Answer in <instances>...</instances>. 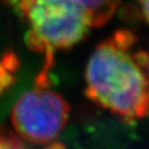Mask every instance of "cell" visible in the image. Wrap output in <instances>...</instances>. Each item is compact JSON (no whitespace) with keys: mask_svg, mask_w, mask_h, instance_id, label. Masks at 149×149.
Wrapping results in <instances>:
<instances>
[{"mask_svg":"<svg viewBox=\"0 0 149 149\" xmlns=\"http://www.w3.org/2000/svg\"><path fill=\"white\" fill-rule=\"evenodd\" d=\"M135 43L130 31H116L96 47L85 71L86 96L127 122L149 114V80Z\"/></svg>","mask_w":149,"mask_h":149,"instance_id":"obj_1","label":"cell"},{"mask_svg":"<svg viewBox=\"0 0 149 149\" xmlns=\"http://www.w3.org/2000/svg\"><path fill=\"white\" fill-rule=\"evenodd\" d=\"M20 8L30 24L29 48L45 56L37 85L47 86L54 52L71 49L84 40L91 22L85 11L72 0H20Z\"/></svg>","mask_w":149,"mask_h":149,"instance_id":"obj_2","label":"cell"},{"mask_svg":"<svg viewBox=\"0 0 149 149\" xmlns=\"http://www.w3.org/2000/svg\"><path fill=\"white\" fill-rule=\"evenodd\" d=\"M70 112L69 103L62 96L37 86L17 101L11 122L22 139L33 144H49L65 127Z\"/></svg>","mask_w":149,"mask_h":149,"instance_id":"obj_3","label":"cell"},{"mask_svg":"<svg viewBox=\"0 0 149 149\" xmlns=\"http://www.w3.org/2000/svg\"><path fill=\"white\" fill-rule=\"evenodd\" d=\"M88 17L92 27L106 24L117 10L120 0H72Z\"/></svg>","mask_w":149,"mask_h":149,"instance_id":"obj_4","label":"cell"},{"mask_svg":"<svg viewBox=\"0 0 149 149\" xmlns=\"http://www.w3.org/2000/svg\"><path fill=\"white\" fill-rule=\"evenodd\" d=\"M0 149H23L22 144L13 136L1 134L0 135Z\"/></svg>","mask_w":149,"mask_h":149,"instance_id":"obj_5","label":"cell"},{"mask_svg":"<svg viewBox=\"0 0 149 149\" xmlns=\"http://www.w3.org/2000/svg\"><path fill=\"white\" fill-rule=\"evenodd\" d=\"M136 53H137V58L143 65L145 72H146V75L149 80V49L148 51H137Z\"/></svg>","mask_w":149,"mask_h":149,"instance_id":"obj_6","label":"cell"},{"mask_svg":"<svg viewBox=\"0 0 149 149\" xmlns=\"http://www.w3.org/2000/svg\"><path fill=\"white\" fill-rule=\"evenodd\" d=\"M141 11V15L144 16L145 20L149 24V0H137Z\"/></svg>","mask_w":149,"mask_h":149,"instance_id":"obj_7","label":"cell"}]
</instances>
